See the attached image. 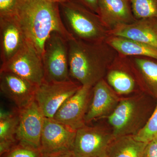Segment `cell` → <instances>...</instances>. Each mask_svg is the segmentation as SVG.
Wrapping results in <instances>:
<instances>
[{
	"label": "cell",
	"instance_id": "cell-1",
	"mask_svg": "<svg viewBox=\"0 0 157 157\" xmlns=\"http://www.w3.org/2000/svg\"><path fill=\"white\" fill-rule=\"evenodd\" d=\"M15 16L26 40L42 57L45 41L53 32L68 40L73 38L63 22L59 3L46 0H17Z\"/></svg>",
	"mask_w": 157,
	"mask_h": 157
},
{
	"label": "cell",
	"instance_id": "cell-2",
	"mask_svg": "<svg viewBox=\"0 0 157 157\" xmlns=\"http://www.w3.org/2000/svg\"><path fill=\"white\" fill-rule=\"evenodd\" d=\"M71 79L82 86H94L104 79L118 53L105 41L68 40Z\"/></svg>",
	"mask_w": 157,
	"mask_h": 157
},
{
	"label": "cell",
	"instance_id": "cell-3",
	"mask_svg": "<svg viewBox=\"0 0 157 157\" xmlns=\"http://www.w3.org/2000/svg\"><path fill=\"white\" fill-rule=\"evenodd\" d=\"M157 99L147 93L121 99L107 117L114 137L135 135L146 124L154 110Z\"/></svg>",
	"mask_w": 157,
	"mask_h": 157
},
{
	"label": "cell",
	"instance_id": "cell-4",
	"mask_svg": "<svg viewBox=\"0 0 157 157\" xmlns=\"http://www.w3.org/2000/svg\"><path fill=\"white\" fill-rule=\"evenodd\" d=\"M59 5L63 22L73 38L98 42L105 41L109 36V30L96 13L74 0H68Z\"/></svg>",
	"mask_w": 157,
	"mask_h": 157
},
{
	"label": "cell",
	"instance_id": "cell-5",
	"mask_svg": "<svg viewBox=\"0 0 157 157\" xmlns=\"http://www.w3.org/2000/svg\"><path fill=\"white\" fill-rule=\"evenodd\" d=\"M68 40L61 34L53 32L45 41L42 56L45 81L64 82L71 79Z\"/></svg>",
	"mask_w": 157,
	"mask_h": 157
},
{
	"label": "cell",
	"instance_id": "cell-6",
	"mask_svg": "<svg viewBox=\"0 0 157 157\" xmlns=\"http://www.w3.org/2000/svg\"><path fill=\"white\" fill-rule=\"evenodd\" d=\"M0 72L14 73L37 86L44 80L42 57L26 40L14 56L1 64Z\"/></svg>",
	"mask_w": 157,
	"mask_h": 157
},
{
	"label": "cell",
	"instance_id": "cell-7",
	"mask_svg": "<svg viewBox=\"0 0 157 157\" xmlns=\"http://www.w3.org/2000/svg\"><path fill=\"white\" fill-rule=\"evenodd\" d=\"M81 86L72 79L64 82L44 80L37 87L35 100L45 117L53 118L65 101Z\"/></svg>",
	"mask_w": 157,
	"mask_h": 157
},
{
	"label": "cell",
	"instance_id": "cell-8",
	"mask_svg": "<svg viewBox=\"0 0 157 157\" xmlns=\"http://www.w3.org/2000/svg\"><path fill=\"white\" fill-rule=\"evenodd\" d=\"M114 138L112 131L104 127L85 125L76 131L72 154L75 157H107Z\"/></svg>",
	"mask_w": 157,
	"mask_h": 157
},
{
	"label": "cell",
	"instance_id": "cell-9",
	"mask_svg": "<svg viewBox=\"0 0 157 157\" xmlns=\"http://www.w3.org/2000/svg\"><path fill=\"white\" fill-rule=\"evenodd\" d=\"M76 130L53 118L45 117L41 139L42 155L52 156L72 153Z\"/></svg>",
	"mask_w": 157,
	"mask_h": 157
},
{
	"label": "cell",
	"instance_id": "cell-10",
	"mask_svg": "<svg viewBox=\"0 0 157 157\" xmlns=\"http://www.w3.org/2000/svg\"><path fill=\"white\" fill-rule=\"evenodd\" d=\"M93 87L82 86L59 108L53 119L76 131L84 126L85 117L92 95Z\"/></svg>",
	"mask_w": 157,
	"mask_h": 157
},
{
	"label": "cell",
	"instance_id": "cell-11",
	"mask_svg": "<svg viewBox=\"0 0 157 157\" xmlns=\"http://www.w3.org/2000/svg\"><path fill=\"white\" fill-rule=\"evenodd\" d=\"M19 110V123L16 134L18 143L40 150L45 117L34 101Z\"/></svg>",
	"mask_w": 157,
	"mask_h": 157
},
{
	"label": "cell",
	"instance_id": "cell-12",
	"mask_svg": "<svg viewBox=\"0 0 157 157\" xmlns=\"http://www.w3.org/2000/svg\"><path fill=\"white\" fill-rule=\"evenodd\" d=\"M37 86L14 73L0 72V90L18 109L27 107L35 101Z\"/></svg>",
	"mask_w": 157,
	"mask_h": 157
},
{
	"label": "cell",
	"instance_id": "cell-13",
	"mask_svg": "<svg viewBox=\"0 0 157 157\" xmlns=\"http://www.w3.org/2000/svg\"><path fill=\"white\" fill-rule=\"evenodd\" d=\"M121 99L104 78L98 82L93 87L92 95L85 117L86 124L110 115Z\"/></svg>",
	"mask_w": 157,
	"mask_h": 157
},
{
	"label": "cell",
	"instance_id": "cell-14",
	"mask_svg": "<svg viewBox=\"0 0 157 157\" xmlns=\"http://www.w3.org/2000/svg\"><path fill=\"white\" fill-rule=\"evenodd\" d=\"M0 40L2 64L14 56L26 40L15 15L0 17Z\"/></svg>",
	"mask_w": 157,
	"mask_h": 157
},
{
	"label": "cell",
	"instance_id": "cell-15",
	"mask_svg": "<svg viewBox=\"0 0 157 157\" xmlns=\"http://www.w3.org/2000/svg\"><path fill=\"white\" fill-rule=\"evenodd\" d=\"M109 35L125 37L157 48V19H136L134 22L120 25L110 30Z\"/></svg>",
	"mask_w": 157,
	"mask_h": 157
},
{
	"label": "cell",
	"instance_id": "cell-16",
	"mask_svg": "<svg viewBox=\"0 0 157 157\" xmlns=\"http://www.w3.org/2000/svg\"><path fill=\"white\" fill-rule=\"evenodd\" d=\"M129 0H99L97 14L104 26L110 30L120 25L136 20Z\"/></svg>",
	"mask_w": 157,
	"mask_h": 157
},
{
	"label": "cell",
	"instance_id": "cell-17",
	"mask_svg": "<svg viewBox=\"0 0 157 157\" xmlns=\"http://www.w3.org/2000/svg\"><path fill=\"white\" fill-rule=\"evenodd\" d=\"M140 85L145 93L157 99V59L142 56H127Z\"/></svg>",
	"mask_w": 157,
	"mask_h": 157
},
{
	"label": "cell",
	"instance_id": "cell-18",
	"mask_svg": "<svg viewBox=\"0 0 157 157\" xmlns=\"http://www.w3.org/2000/svg\"><path fill=\"white\" fill-rule=\"evenodd\" d=\"M128 67L127 57L118 54L105 76L106 81L117 94H128L136 87L137 80L127 71Z\"/></svg>",
	"mask_w": 157,
	"mask_h": 157
},
{
	"label": "cell",
	"instance_id": "cell-19",
	"mask_svg": "<svg viewBox=\"0 0 157 157\" xmlns=\"http://www.w3.org/2000/svg\"><path fill=\"white\" fill-rule=\"evenodd\" d=\"M105 42L123 56L147 57L157 59V48L152 45L112 35H109Z\"/></svg>",
	"mask_w": 157,
	"mask_h": 157
},
{
	"label": "cell",
	"instance_id": "cell-20",
	"mask_svg": "<svg viewBox=\"0 0 157 157\" xmlns=\"http://www.w3.org/2000/svg\"><path fill=\"white\" fill-rule=\"evenodd\" d=\"M147 144L136 140L133 135L116 137L109 145L107 157H142Z\"/></svg>",
	"mask_w": 157,
	"mask_h": 157
},
{
	"label": "cell",
	"instance_id": "cell-21",
	"mask_svg": "<svg viewBox=\"0 0 157 157\" xmlns=\"http://www.w3.org/2000/svg\"><path fill=\"white\" fill-rule=\"evenodd\" d=\"M19 110L12 111L1 108L0 111V143L14 145L18 143L16 138L19 123Z\"/></svg>",
	"mask_w": 157,
	"mask_h": 157
},
{
	"label": "cell",
	"instance_id": "cell-22",
	"mask_svg": "<svg viewBox=\"0 0 157 157\" xmlns=\"http://www.w3.org/2000/svg\"><path fill=\"white\" fill-rule=\"evenodd\" d=\"M133 14L136 19H157V0H129Z\"/></svg>",
	"mask_w": 157,
	"mask_h": 157
},
{
	"label": "cell",
	"instance_id": "cell-23",
	"mask_svg": "<svg viewBox=\"0 0 157 157\" xmlns=\"http://www.w3.org/2000/svg\"><path fill=\"white\" fill-rule=\"evenodd\" d=\"M133 136L136 140L144 143H148L157 137V99L154 110L146 124L140 132Z\"/></svg>",
	"mask_w": 157,
	"mask_h": 157
},
{
	"label": "cell",
	"instance_id": "cell-24",
	"mask_svg": "<svg viewBox=\"0 0 157 157\" xmlns=\"http://www.w3.org/2000/svg\"><path fill=\"white\" fill-rule=\"evenodd\" d=\"M1 157H42V154L40 150L18 142Z\"/></svg>",
	"mask_w": 157,
	"mask_h": 157
},
{
	"label": "cell",
	"instance_id": "cell-25",
	"mask_svg": "<svg viewBox=\"0 0 157 157\" xmlns=\"http://www.w3.org/2000/svg\"><path fill=\"white\" fill-rule=\"evenodd\" d=\"M17 0H0V17L15 15Z\"/></svg>",
	"mask_w": 157,
	"mask_h": 157
},
{
	"label": "cell",
	"instance_id": "cell-26",
	"mask_svg": "<svg viewBox=\"0 0 157 157\" xmlns=\"http://www.w3.org/2000/svg\"><path fill=\"white\" fill-rule=\"evenodd\" d=\"M142 157H157V137L147 144Z\"/></svg>",
	"mask_w": 157,
	"mask_h": 157
},
{
	"label": "cell",
	"instance_id": "cell-27",
	"mask_svg": "<svg viewBox=\"0 0 157 157\" xmlns=\"http://www.w3.org/2000/svg\"><path fill=\"white\" fill-rule=\"evenodd\" d=\"M97 14L99 0H74Z\"/></svg>",
	"mask_w": 157,
	"mask_h": 157
},
{
	"label": "cell",
	"instance_id": "cell-28",
	"mask_svg": "<svg viewBox=\"0 0 157 157\" xmlns=\"http://www.w3.org/2000/svg\"><path fill=\"white\" fill-rule=\"evenodd\" d=\"M42 157H75L73 156L72 153L70 154H67L57 155H42Z\"/></svg>",
	"mask_w": 157,
	"mask_h": 157
},
{
	"label": "cell",
	"instance_id": "cell-29",
	"mask_svg": "<svg viewBox=\"0 0 157 157\" xmlns=\"http://www.w3.org/2000/svg\"><path fill=\"white\" fill-rule=\"evenodd\" d=\"M46 1H49V2H56L60 4V3L64 2H67L68 0H46Z\"/></svg>",
	"mask_w": 157,
	"mask_h": 157
}]
</instances>
